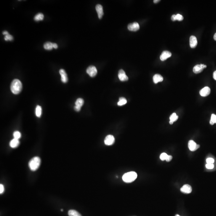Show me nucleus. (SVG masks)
<instances>
[{"label": "nucleus", "mask_w": 216, "mask_h": 216, "mask_svg": "<svg viewBox=\"0 0 216 216\" xmlns=\"http://www.w3.org/2000/svg\"><path fill=\"white\" fill-rule=\"evenodd\" d=\"M41 160L39 157H35L32 158L29 162V167L31 170L34 171L40 167Z\"/></svg>", "instance_id": "nucleus-2"}, {"label": "nucleus", "mask_w": 216, "mask_h": 216, "mask_svg": "<svg viewBox=\"0 0 216 216\" xmlns=\"http://www.w3.org/2000/svg\"><path fill=\"white\" fill-rule=\"evenodd\" d=\"M168 155V154L167 153H165V152L162 153L160 155V159H161V160H162V161L166 160Z\"/></svg>", "instance_id": "nucleus-28"}, {"label": "nucleus", "mask_w": 216, "mask_h": 216, "mask_svg": "<svg viewBox=\"0 0 216 216\" xmlns=\"http://www.w3.org/2000/svg\"><path fill=\"white\" fill-rule=\"evenodd\" d=\"M198 43L197 40L194 36H191L190 38V46L191 48H195Z\"/></svg>", "instance_id": "nucleus-15"}, {"label": "nucleus", "mask_w": 216, "mask_h": 216, "mask_svg": "<svg viewBox=\"0 0 216 216\" xmlns=\"http://www.w3.org/2000/svg\"><path fill=\"white\" fill-rule=\"evenodd\" d=\"M200 95L203 97H206L208 96L210 93V88L208 87H206L203 88L200 90Z\"/></svg>", "instance_id": "nucleus-10"}, {"label": "nucleus", "mask_w": 216, "mask_h": 216, "mask_svg": "<svg viewBox=\"0 0 216 216\" xmlns=\"http://www.w3.org/2000/svg\"><path fill=\"white\" fill-rule=\"evenodd\" d=\"M87 72L90 77H93L96 76L97 73V69L93 65L89 66L87 69Z\"/></svg>", "instance_id": "nucleus-4"}, {"label": "nucleus", "mask_w": 216, "mask_h": 216, "mask_svg": "<svg viewBox=\"0 0 216 216\" xmlns=\"http://www.w3.org/2000/svg\"><path fill=\"white\" fill-rule=\"evenodd\" d=\"M4 191H5V189H4V186L2 184H0V193L2 194Z\"/></svg>", "instance_id": "nucleus-32"}, {"label": "nucleus", "mask_w": 216, "mask_h": 216, "mask_svg": "<svg viewBox=\"0 0 216 216\" xmlns=\"http://www.w3.org/2000/svg\"><path fill=\"white\" fill-rule=\"evenodd\" d=\"M118 77L119 80L121 81H126L128 80V77L126 75V73L125 71L122 69H120L118 73Z\"/></svg>", "instance_id": "nucleus-9"}, {"label": "nucleus", "mask_w": 216, "mask_h": 216, "mask_svg": "<svg viewBox=\"0 0 216 216\" xmlns=\"http://www.w3.org/2000/svg\"><path fill=\"white\" fill-rule=\"evenodd\" d=\"M74 110H75L76 111L79 112V111H80V110L81 109V107H80L79 106H75L74 107Z\"/></svg>", "instance_id": "nucleus-34"}, {"label": "nucleus", "mask_w": 216, "mask_h": 216, "mask_svg": "<svg viewBox=\"0 0 216 216\" xmlns=\"http://www.w3.org/2000/svg\"><path fill=\"white\" fill-rule=\"evenodd\" d=\"M96 10L97 12L98 18L101 19L103 17L104 13H103V7L101 5L98 4L96 6Z\"/></svg>", "instance_id": "nucleus-12"}, {"label": "nucleus", "mask_w": 216, "mask_h": 216, "mask_svg": "<svg viewBox=\"0 0 216 216\" xmlns=\"http://www.w3.org/2000/svg\"><path fill=\"white\" fill-rule=\"evenodd\" d=\"M21 133L18 131H16L13 133L14 138L19 139L21 137Z\"/></svg>", "instance_id": "nucleus-26"}, {"label": "nucleus", "mask_w": 216, "mask_h": 216, "mask_svg": "<svg viewBox=\"0 0 216 216\" xmlns=\"http://www.w3.org/2000/svg\"><path fill=\"white\" fill-rule=\"evenodd\" d=\"M115 141V138L114 136L112 135H108L106 136L104 140V144L106 145L110 146L114 144Z\"/></svg>", "instance_id": "nucleus-7"}, {"label": "nucleus", "mask_w": 216, "mask_h": 216, "mask_svg": "<svg viewBox=\"0 0 216 216\" xmlns=\"http://www.w3.org/2000/svg\"><path fill=\"white\" fill-rule=\"evenodd\" d=\"M128 29L130 31H136L140 29V26L137 22H134L128 25Z\"/></svg>", "instance_id": "nucleus-8"}, {"label": "nucleus", "mask_w": 216, "mask_h": 216, "mask_svg": "<svg viewBox=\"0 0 216 216\" xmlns=\"http://www.w3.org/2000/svg\"><path fill=\"white\" fill-rule=\"evenodd\" d=\"M173 159V157L171 155H168L167 156V158L166 159V160L167 162H170L171 160L172 159Z\"/></svg>", "instance_id": "nucleus-33"}, {"label": "nucleus", "mask_w": 216, "mask_h": 216, "mask_svg": "<svg viewBox=\"0 0 216 216\" xmlns=\"http://www.w3.org/2000/svg\"><path fill=\"white\" fill-rule=\"evenodd\" d=\"M188 147L191 151H194L199 149L200 145L197 144L194 141L190 140L188 143Z\"/></svg>", "instance_id": "nucleus-6"}, {"label": "nucleus", "mask_w": 216, "mask_h": 216, "mask_svg": "<svg viewBox=\"0 0 216 216\" xmlns=\"http://www.w3.org/2000/svg\"><path fill=\"white\" fill-rule=\"evenodd\" d=\"M137 177V173L135 172L131 171L125 173L122 176V178L125 183H130L135 181Z\"/></svg>", "instance_id": "nucleus-3"}, {"label": "nucleus", "mask_w": 216, "mask_h": 216, "mask_svg": "<svg viewBox=\"0 0 216 216\" xmlns=\"http://www.w3.org/2000/svg\"><path fill=\"white\" fill-rule=\"evenodd\" d=\"M63 209H61V211H63Z\"/></svg>", "instance_id": "nucleus-43"}, {"label": "nucleus", "mask_w": 216, "mask_h": 216, "mask_svg": "<svg viewBox=\"0 0 216 216\" xmlns=\"http://www.w3.org/2000/svg\"><path fill=\"white\" fill-rule=\"evenodd\" d=\"M84 103V101L82 98H79L77 100V101L75 102V106H79L80 107H81L82 106V105H83Z\"/></svg>", "instance_id": "nucleus-22"}, {"label": "nucleus", "mask_w": 216, "mask_h": 216, "mask_svg": "<svg viewBox=\"0 0 216 216\" xmlns=\"http://www.w3.org/2000/svg\"><path fill=\"white\" fill-rule=\"evenodd\" d=\"M159 1H160V0H154L153 2H154V3H157L159 2Z\"/></svg>", "instance_id": "nucleus-39"}, {"label": "nucleus", "mask_w": 216, "mask_h": 216, "mask_svg": "<svg viewBox=\"0 0 216 216\" xmlns=\"http://www.w3.org/2000/svg\"><path fill=\"white\" fill-rule=\"evenodd\" d=\"M22 84L20 80L18 79H14L10 85V90L14 94H19L22 89Z\"/></svg>", "instance_id": "nucleus-1"}, {"label": "nucleus", "mask_w": 216, "mask_h": 216, "mask_svg": "<svg viewBox=\"0 0 216 216\" xmlns=\"http://www.w3.org/2000/svg\"><path fill=\"white\" fill-rule=\"evenodd\" d=\"M20 142L18 139L14 138L10 141L9 143L10 147L13 148L17 147L19 144Z\"/></svg>", "instance_id": "nucleus-17"}, {"label": "nucleus", "mask_w": 216, "mask_h": 216, "mask_svg": "<svg viewBox=\"0 0 216 216\" xmlns=\"http://www.w3.org/2000/svg\"><path fill=\"white\" fill-rule=\"evenodd\" d=\"M206 161H207V164H213L215 162V160L213 158H208L207 159Z\"/></svg>", "instance_id": "nucleus-30"}, {"label": "nucleus", "mask_w": 216, "mask_h": 216, "mask_svg": "<svg viewBox=\"0 0 216 216\" xmlns=\"http://www.w3.org/2000/svg\"><path fill=\"white\" fill-rule=\"evenodd\" d=\"M173 123H174V122H173V121H170H170H169V124L170 125H173Z\"/></svg>", "instance_id": "nucleus-40"}, {"label": "nucleus", "mask_w": 216, "mask_h": 216, "mask_svg": "<svg viewBox=\"0 0 216 216\" xmlns=\"http://www.w3.org/2000/svg\"><path fill=\"white\" fill-rule=\"evenodd\" d=\"M127 103V101L126 98H124V97H120L119 98V101L118 102L117 104L119 106H121L125 105Z\"/></svg>", "instance_id": "nucleus-21"}, {"label": "nucleus", "mask_w": 216, "mask_h": 216, "mask_svg": "<svg viewBox=\"0 0 216 216\" xmlns=\"http://www.w3.org/2000/svg\"><path fill=\"white\" fill-rule=\"evenodd\" d=\"M183 18H183V16L180 14H178L176 15V20L177 21H182L183 20Z\"/></svg>", "instance_id": "nucleus-29"}, {"label": "nucleus", "mask_w": 216, "mask_h": 216, "mask_svg": "<svg viewBox=\"0 0 216 216\" xmlns=\"http://www.w3.org/2000/svg\"><path fill=\"white\" fill-rule=\"evenodd\" d=\"M36 115L38 117H40L42 113V108L41 106L38 105L36 108Z\"/></svg>", "instance_id": "nucleus-23"}, {"label": "nucleus", "mask_w": 216, "mask_h": 216, "mask_svg": "<svg viewBox=\"0 0 216 216\" xmlns=\"http://www.w3.org/2000/svg\"><path fill=\"white\" fill-rule=\"evenodd\" d=\"M44 16L43 15L42 13H39L37 14L34 17V20L37 21H42L44 19Z\"/></svg>", "instance_id": "nucleus-20"}, {"label": "nucleus", "mask_w": 216, "mask_h": 216, "mask_svg": "<svg viewBox=\"0 0 216 216\" xmlns=\"http://www.w3.org/2000/svg\"><path fill=\"white\" fill-rule=\"evenodd\" d=\"M213 79L216 80V71L213 72Z\"/></svg>", "instance_id": "nucleus-36"}, {"label": "nucleus", "mask_w": 216, "mask_h": 216, "mask_svg": "<svg viewBox=\"0 0 216 216\" xmlns=\"http://www.w3.org/2000/svg\"><path fill=\"white\" fill-rule=\"evenodd\" d=\"M216 123V115L215 114H212L211 117V119H210V125H214V124Z\"/></svg>", "instance_id": "nucleus-25"}, {"label": "nucleus", "mask_w": 216, "mask_h": 216, "mask_svg": "<svg viewBox=\"0 0 216 216\" xmlns=\"http://www.w3.org/2000/svg\"><path fill=\"white\" fill-rule=\"evenodd\" d=\"M2 34L4 35H7V34H8L9 33H8V32L7 31H4L3 32H2Z\"/></svg>", "instance_id": "nucleus-37"}, {"label": "nucleus", "mask_w": 216, "mask_h": 216, "mask_svg": "<svg viewBox=\"0 0 216 216\" xmlns=\"http://www.w3.org/2000/svg\"><path fill=\"white\" fill-rule=\"evenodd\" d=\"M4 39L6 41H11L13 39V36L10 34H9L5 35Z\"/></svg>", "instance_id": "nucleus-27"}, {"label": "nucleus", "mask_w": 216, "mask_h": 216, "mask_svg": "<svg viewBox=\"0 0 216 216\" xmlns=\"http://www.w3.org/2000/svg\"><path fill=\"white\" fill-rule=\"evenodd\" d=\"M171 53L170 52L165 50L162 52L161 55L160 56V59L162 61H165L167 59V58L171 56Z\"/></svg>", "instance_id": "nucleus-11"}, {"label": "nucleus", "mask_w": 216, "mask_h": 216, "mask_svg": "<svg viewBox=\"0 0 216 216\" xmlns=\"http://www.w3.org/2000/svg\"><path fill=\"white\" fill-rule=\"evenodd\" d=\"M171 19L172 21H176V15H172L171 16Z\"/></svg>", "instance_id": "nucleus-35"}, {"label": "nucleus", "mask_w": 216, "mask_h": 216, "mask_svg": "<svg viewBox=\"0 0 216 216\" xmlns=\"http://www.w3.org/2000/svg\"><path fill=\"white\" fill-rule=\"evenodd\" d=\"M69 216H82L78 212L74 210H70L68 212Z\"/></svg>", "instance_id": "nucleus-19"}, {"label": "nucleus", "mask_w": 216, "mask_h": 216, "mask_svg": "<svg viewBox=\"0 0 216 216\" xmlns=\"http://www.w3.org/2000/svg\"><path fill=\"white\" fill-rule=\"evenodd\" d=\"M181 191L183 193L189 194L191 193L192 192V188L190 185L185 184L181 188Z\"/></svg>", "instance_id": "nucleus-13"}, {"label": "nucleus", "mask_w": 216, "mask_h": 216, "mask_svg": "<svg viewBox=\"0 0 216 216\" xmlns=\"http://www.w3.org/2000/svg\"><path fill=\"white\" fill-rule=\"evenodd\" d=\"M178 117L176 115V113H173L170 115V121L175 122L178 119Z\"/></svg>", "instance_id": "nucleus-24"}, {"label": "nucleus", "mask_w": 216, "mask_h": 216, "mask_svg": "<svg viewBox=\"0 0 216 216\" xmlns=\"http://www.w3.org/2000/svg\"><path fill=\"white\" fill-rule=\"evenodd\" d=\"M175 216H180V215H175Z\"/></svg>", "instance_id": "nucleus-42"}, {"label": "nucleus", "mask_w": 216, "mask_h": 216, "mask_svg": "<svg viewBox=\"0 0 216 216\" xmlns=\"http://www.w3.org/2000/svg\"><path fill=\"white\" fill-rule=\"evenodd\" d=\"M163 80V78L160 74H156L153 77V81L155 84L161 82Z\"/></svg>", "instance_id": "nucleus-16"}, {"label": "nucleus", "mask_w": 216, "mask_h": 216, "mask_svg": "<svg viewBox=\"0 0 216 216\" xmlns=\"http://www.w3.org/2000/svg\"><path fill=\"white\" fill-rule=\"evenodd\" d=\"M60 74H61V80L62 82L63 83H66L67 82L68 79L67 75L65 71L63 69H61L59 71Z\"/></svg>", "instance_id": "nucleus-14"}, {"label": "nucleus", "mask_w": 216, "mask_h": 216, "mask_svg": "<svg viewBox=\"0 0 216 216\" xmlns=\"http://www.w3.org/2000/svg\"><path fill=\"white\" fill-rule=\"evenodd\" d=\"M206 167L208 169H213L214 168V165H213V164H207L206 165Z\"/></svg>", "instance_id": "nucleus-31"}, {"label": "nucleus", "mask_w": 216, "mask_h": 216, "mask_svg": "<svg viewBox=\"0 0 216 216\" xmlns=\"http://www.w3.org/2000/svg\"><path fill=\"white\" fill-rule=\"evenodd\" d=\"M214 40H215L216 41V33H215V35L214 36Z\"/></svg>", "instance_id": "nucleus-41"}, {"label": "nucleus", "mask_w": 216, "mask_h": 216, "mask_svg": "<svg viewBox=\"0 0 216 216\" xmlns=\"http://www.w3.org/2000/svg\"><path fill=\"white\" fill-rule=\"evenodd\" d=\"M58 48V45L56 43H53V48Z\"/></svg>", "instance_id": "nucleus-38"}, {"label": "nucleus", "mask_w": 216, "mask_h": 216, "mask_svg": "<svg viewBox=\"0 0 216 216\" xmlns=\"http://www.w3.org/2000/svg\"><path fill=\"white\" fill-rule=\"evenodd\" d=\"M207 66L204 64H197L194 67L193 69V71L195 74H199L202 72L204 69L206 68Z\"/></svg>", "instance_id": "nucleus-5"}, {"label": "nucleus", "mask_w": 216, "mask_h": 216, "mask_svg": "<svg viewBox=\"0 0 216 216\" xmlns=\"http://www.w3.org/2000/svg\"><path fill=\"white\" fill-rule=\"evenodd\" d=\"M44 48L47 50H51L53 48V43L51 42H46L44 45Z\"/></svg>", "instance_id": "nucleus-18"}]
</instances>
